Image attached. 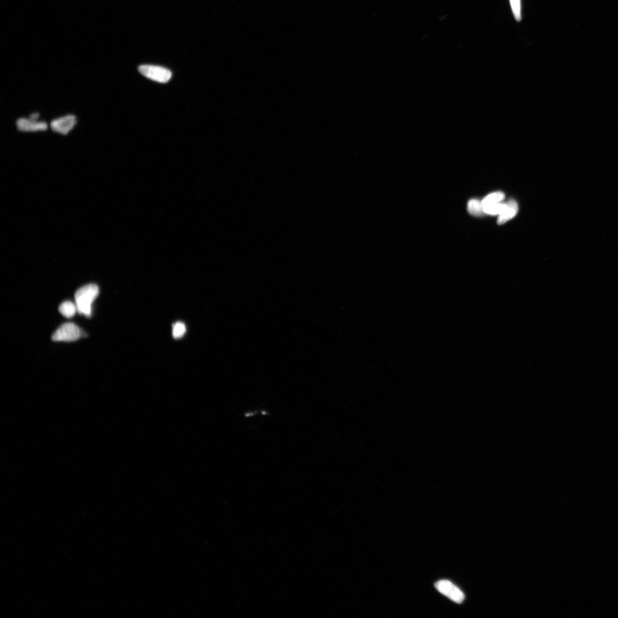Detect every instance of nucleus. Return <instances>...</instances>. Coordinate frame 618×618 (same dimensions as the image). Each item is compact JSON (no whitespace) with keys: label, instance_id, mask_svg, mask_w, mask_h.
I'll return each mask as SVG.
<instances>
[{"label":"nucleus","instance_id":"obj_1","mask_svg":"<svg viewBox=\"0 0 618 618\" xmlns=\"http://www.w3.org/2000/svg\"><path fill=\"white\" fill-rule=\"evenodd\" d=\"M99 293V287L95 284L85 285L77 290L75 294L77 312L86 317H91L92 304Z\"/></svg>","mask_w":618,"mask_h":618},{"label":"nucleus","instance_id":"obj_2","mask_svg":"<svg viewBox=\"0 0 618 618\" xmlns=\"http://www.w3.org/2000/svg\"><path fill=\"white\" fill-rule=\"evenodd\" d=\"M139 71L143 76L159 83H167L172 78V73L170 70L159 66L142 65Z\"/></svg>","mask_w":618,"mask_h":618},{"label":"nucleus","instance_id":"obj_3","mask_svg":"<svg viewBox=\"0 0 618 618\" xmlns=\"http://www.w3.org/2000/svg\"><path fill=\"white\" fill-rule=\"evenodd\" d=\"M82 333L78 326L73 323L61 325L52 336L53 341H75L81 337Z\"/></svg>","mask_w":618,"mask_h":618},{"label":"nucleus","instance_id":"obj_4","mask_svg":"<svg viewBox=\"0 0 618 618\" xmlns=\"http://www.w3.org/2000/svg\"><path fill=\"white\" fill-rule=\"evenodd\" d=\"M77 123L76 116L68 114L52 120L50 123V127L54 133L67 135L73 130Z\"/></svg>","mask_w":618,"mask_h":618},{"label":"nucleus","instance_id":"obj_5","mask_svg":"<svg viewBox=\"0 0 618 618\" xmlns=\"http://www.w3.org/2000/svg\"><path fill=\"white\" fill-rule=\"evenodd\" d=\"M435 588L439 593L456 604H460L464 600V593L451 582L446 580L438 581L435 584Z\"/></svg>","mask_w":618,"mask_h":618},{"label":"nucleus","instance_id":"obj_6","mask_svg":"<svg viewBox=\"0 0 618 618\" xmlns=\"http://www.w3.org/2000/svg\"><path fill=\"white\" fill-rule=\"evenodd\" d=\"M16 127L17 130L23 133H37V132L45 131L48 129L47 123L38 120L28 118H21L17 120Z\"/></svg>","mask_w":618,"mask_h":618},{"label":"nucleus","instance_id":"obj_7","mask_svg":"<svg viewBox=\"0 0 618 618\" xmlns=\"http://www.w3.org/2000/svg\"><path fill=\"white\" fill-rule=\"evenodd\" d=\"M508 208L503 213L499 215L497 219V224H503L508 220H511L516 215L518 211V206L514 200H511L507 202Z\"/></svg>","mask_w":618,"mask_h":618},{"label":"nucleus","instance_id":"obj_8","mask_svg":"<svg viewBox=\"0 0 618 618\" xmlns=\"http://www.w3.org/2000/svg\"><path fill=\"white\" fill-rule=\"evenodd\" d=\"M508 208L507 204L496 203L483 206L484 211L486 214L500 215Z\"/></svg>","mask_w":618,"mask_h":618},{"label":"nucleus","instance_id":"obj_9","mask_svg":"<svg viewBox=\"0 0 618 618\" xmlns=\"http://www.w3.org/2000/svg\"><path fill=\"white\" fill-rule=\"evenodd\" d=\"M467 208L470 214L473 216H480L485 213L481 202L477 200H470L468 202Z\"/></svg>","mask_w":618,"mask_h":618},{"label":"nucleus","instance_id":"obj_10","mask_svg":"<svg viewBox=\"0 0 618 618\" xmlns=\"http://www.w3.org/2000/svg\"><path fill=\"white\" fill-rule=\"evenodd\" d=\"M59 312L65 317L71 318L77 312V307L71 301H65L59 306Z\"/></svg>","mask_w":618,"mask_h":618},{"label":"nucleus","instance_id":"obj_11","mask_svg":"<svg viewBox=\"0 0 618 618\" xmlns=\"http://www.w3.org/2000/svg\"><path fill=\"white\" fill-rule=\"evenodd\" d=\"M505 198L504 194L501 192H496L489 194L484 199L481 201V204L483 206L499 202L504 200Z\"/></svg>","mask_w":618,"mask_h":618},{"label":"nucleus","instance_id":"obj_12","mask_svg":"<svg viewBox=\"0 0 618 618\" xmlns=\"http://www.w3.org/2000/svg\"><path fill=\"white\" fill-rule=\"evenodd\" d=\"M513 15L517 21L522 20V2L521 0H510Z\"/></svg>","mask_w":618,"mask_h":618},{"label":"nucleus","instance_id":"obj_13","mask_svg":"<svg viewBox=\"0 0 618 618\" xmlns=\"http://www.w3.org/2000/svg\"><path fill=\"white\" fill-rule=\"evenodd\" d=\"M186 331V326L182 322H178L173 326V335L175 339H180Z\"/></svg>","mask_w":618,"mask_h":618}]
</instances>
